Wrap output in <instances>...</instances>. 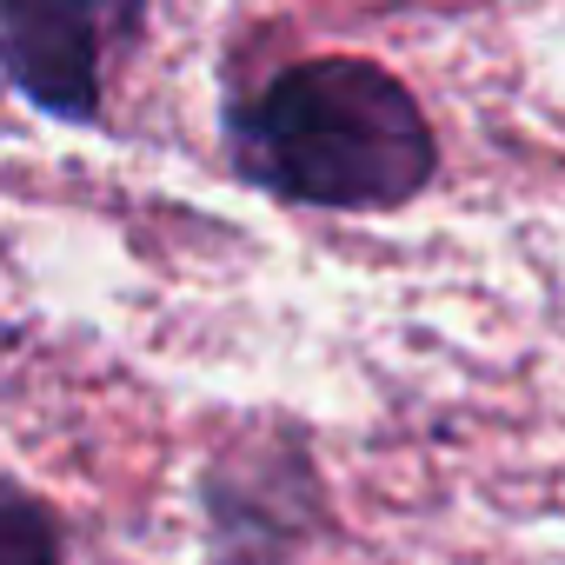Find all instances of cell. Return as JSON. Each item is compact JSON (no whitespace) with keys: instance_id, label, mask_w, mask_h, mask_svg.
<instances>
[{"instance_id":"1","label":"cell","mask_w":565,"mask_h":565,"mask_svg":"<svg viewBox=\"0 0 565 565\" xmlns=\"http://www.w3.org/2000/svg\"><path fill=\"white\" fill-rule=\"evenodd\" d=\"M246 180L300 206H406L433 180L419 100L373 61L333 54L287 67L233 114Z\"/></svg>"},{"instance_id":"2","label":"cell","mask_w":565,"mask_h":565,"mask_svg":"<svg viewBox=\"0 0 565 565\" xmlns=\"http://www.w3.org/2000/svg\"><path fill=\"white\" fill-rule=\"evenodd\" d=\"M147 0H0V67L54 120H94Z\"/></svg>"},{"instance_id":"3","label":"cell","mask_w":565,"mask_h":565,"mask_svg":"<svg viewBox=\"0 0 565 565\" xmlns=\"http://www.w3.org/2000/svg\"><path fill=\"white\" fill-rule=\"evenodd\" d=\"M213 512V565H300L313 539V486L307 466L287 472H213L206 479Z\"/></svg>"},{"instance_id":"4","label":"cell","mask_w":565,"mask_h":565,"mask_svg":"<svg viewBox=\"0 0 565 565\" xmlns=\"http://www.w3.org/2000/svg\"><path fill=\"white\" fill-rule=\"evenodd\" d=\"M0 565H67L61 519L8 479H0Z\"/></svg>"}]
</instances>
